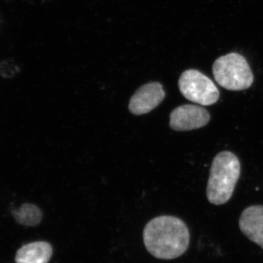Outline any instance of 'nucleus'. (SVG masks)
<instances>
[{
  "label": "nucleus",
  "mask_w": 263,
  "mask_h": 263,
  "mask_svg": "<svg viewBox=\"0 0 263 263\" xmlns=\"http://www.w3.org/2000/svg\"><path fill=\"white\" fill-rule=\"evenodd\" d=\"M165 97L163 86L160 83L152 82L141 86L131 98L129 109L135 115L149 113L157 108Z\"/></svg>",
  "instance_id": "nucleus-6"
},
{
  "label": "nucleus",
  "mask_w": 263,
  "mask_h": 263,
  "mask_svg": "<svg viewBox=\"0 0 263 263\" xmlns=\"http://www.w3.org/2000/svg\"><path fill=\"white\" fill-rule=\"evenodd\" d=\"M239 227L243 233L263 249V205H252L240 215Z\"/></svg>",
  "instance_id": "nucleus-7"
},
{
  "label": "nucleus",
  "mask_w": 263,
  "mask_h": 263,
  "mask_svg": "<svg viewBox=\"0 0 263 263\" xmlns=\"http://www.w3.org/2000/svg\"><path fill=\"white\" fill-rule=\"evenodd\" d=\"M240 164L238 157L230 152L218 154L213 160L206 190L208 200L214 205L229 201L239 179Z\"/></svg>",
  "instance_id": "nucleus-2"
},
{
  "label": "nucleus",
  "mask_w": 263,
  "mask_h": 263,
  "mask_svg": "<svg viewBox=\"0 0 263 263\" xmlns=\"http://www.w3.org/2000/svg\"><path fill=\"white\" fill-rule=\"evenodd\" d=\"M210 114L201 106L183 105L174 109L170 116V126L176 131H189L206 125Z\"/></svg>",
  "instance_id": "nucleus-5"
},
{
  "label": "nucleus",
  "mask_w": 263,
  "mask_h": 263,
  "mask_svg": "<svg viewBox=\"0 0 263 263\" xmlns=\"http://www.w3.org/2000/svg\"><path fill=\"white\" fill-rule=\"evenodd\" d=\"M179 87L185 98L199 105H212L219 98V91L214 83L201 72L194 69L181 74Z\"/></svg>",
  "instance_id": "nucleus-4"
},
{
  "label": "nucleus",
  "mask_w": 263,
  "mask_h": 263,
  "mask_svg": "<svg viewBox=\"0 0 263 263\" xmlns=\"http://www.w3.org/2000/svg\"><path fill=\"white\" fill-rule=\"evenodd\" d=\"M212 70L217 84L226 89L241 91L253 84V73L248 62L240 53L234 52L219 57Z\"/></svg>",
  "instance_id": "nucleus-3"
},
{
  "label": "nucleus",
  "mask_w": 263,
  "mask_h": 263,
  "mask_svg": "<svg viewBox=\"0 0 263 263\" xmlns=\"http://www.w3.org/2000/svg\"><path fill=\"white\" fill-rule=\"evenodd\" d=\"M53 254L50 243L36 241L21 247L15 255L16 263H48Z\"/></svg>",
  "instance_id": "nucleus-8"
},
{
  "label": "nucleus",
  "mask_w": 263,
  "mask_h": 263,
  "mask_svg": "<svg viewBox=\"0 0 263 263\" xmlns=\"http://www.w3.org/2000/svg\"><path fill=\"white\" fill-rule=\"evenodd\" d=\"M190 240L187 226L175 216L156 217L143 230L145 247L151 254L158 259L179 257L187 250Z\"/></svg>",
  "instance_id": "nucleus-1"
},
{
  "label": "nucleus",
  "mask_w": 263,
  "mask_h": 263,
  "mask_svg": "<svg viewBox=\"0 0 263 263\" xmlns=\"http://www.w3.org/2000/svg\"><path fill=\"white\" fill-rule=\"evenodd\" d=\"M13 217L17 222L24 226H37L42 220L41 209L33 204H24L18 210L13 212Z\"/></svg>",
  "instance_id": "nucleus-9"
}]
</instances>
